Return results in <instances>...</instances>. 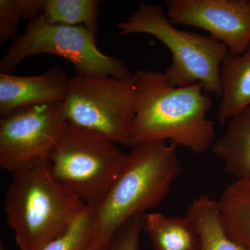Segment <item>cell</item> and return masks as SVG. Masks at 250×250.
<instances>
[{
    "instance_id": "e0dca14e",
    "label": "cell",
    "mask_w": 250,
    "mask_h": 250,
    "mask_svg": "<svg viewBox=\"0 0 250 250\" xmlns=\"http://www.w3.org/2000/svg\"><path fill=\"white\" fill-rule=\"evenodd\" d=\"M94 211L85 206L67 229L41 250H91Z\"/></svg>"
},
{
    "instance_id": "7a4b0ae2",
    "label": "cell",
    "mask_w": 250,
    "mask_h": 250,
    "mask_svg": "<svg viewBox=\"0 0 250 250\" xmlns=\"http://www.w3.org/2000/svg\"><path fill=\"white\" fill-rule=\"evenodd\" d=\"M177 146L148 141L131 147L121 173L94 210L91 250H108L115 235L131 219L160 205L181 173Z\"/></svg>"
},
{
    "instance_id": "5b68a950",
    "label": "cell",
    "mask_w": 250,
    "mask_h": 250,
    "mask_svg": "<svg viewBox=\"0 0 250 250\" xmlns=\"http://www.w3.org/2000/svg\"><path fill=\"white\" fill-rule=\"evenodd\" d=\"M127 159L116 143L94 131L67 124L49 156L51 171L62 187L95 210Z\"/></svg>"
},
{
    "instance_id": "ffe728a7",
    "label": "cell",
    "mask_w": 250,
    "mask_h": 250,
    "mask_svg": "<svg viewBox=\"0 0 250 250\" xmlns=\"http://www.w3.org/2000/svg\"><path fill=\"white\" fill-rule=\"evenodd\" d=\"M0 250H8L4 246V243H1V244H0Z\"/></svg>"
},
{
    "instance_id": "9c48e42d",
    "label": "cell",
    "mask_w": 250,
    "mask_h": 250,
    "mask_svg": "<svg viewBox=\"0 0 250 250\" xmlns=\"http://www.w3.org/2000/svg\"><path fill=\"white\" fill-rule=\"evenodd\" d=\"M166 12L173 25L199 28L242 54L250 46V1L248 0H166Z\"/></svg>"
},
{
    "instance_id": "6da1fadb",
    "label": "cell",
    "mask_w": 250,
    "mask_h": 250,
    "mask_svg": "<svg viewBox=\"0 0 250 250\" xmlns=\"http://www.w3.org/2000/svg\"><path fill=\"white\" fill-rule=\"evenodd\" d=\"M136 103L133 146L148 141H170L201 154L211 148L214 125L207 118L213 100L201 83L176 86L164 72L139 70L134 75Z\"/></svg>"
},
{
    "instance_id": "277c9868",
    "label": "cell",
    "mask_w": 250,
    "mask_h": 250,
    "mask_svg": "<svg viewBox=\"0 0 250 250\" xmlns=\"http://www.w3.org/2000/svg\"><path fill=\"white\" fill-rule=\"evenodd\" d=\"M119 35L154 36L172 54L164 75L176 86L201 83L206 93L221 98L220 70L229 53L225 45L209 36L181 30L171 24L166 10L158 4L139 2L138 9L118 24Z\"/></svg>"
},
{
    "instance_id": "2e32d148",
    "label": "cell",
    "mask_w": 250,
    "mask_h": 250,
    "mask_svg": "<svg viewBox=\"0 0 250 250\" xmlns=\"http://www.w3.org/2000/svg\"><path fill=\"white\" fill-rule=\"evenodd\" d=\"M100 3L99 0H45L42 15L51 24L83 26L97 40Z\"/></svg>"
},
{
    "instance_id": "ba28073f",
    "label": "cell",
    "mask_w": 250,
    "mask_h": 250,
    "mask_svg": "<svg viewBox=\"0 0 250 250\" xmlns=\"http://www.w3.org/2000/svg\"><path fill=\"white\" fill-rule=\"evenodd\" d=\"M67 124L63 103L24 106L0 120V166L11 173L49 160Z\"/></svg>"
},
{
    "instance_id": "8992f818",
    "label": "cell",
    "mask_w": 250,
    "mask_h": 250,
    "mask_svg": "<svg viewBox=\"0 0 250 250\" xmlns=\"http://www.w3.org/2000/svg\"><path fill=\"white\" fill-rule=\"evenodd\" d=\"M96 42L83 26L51 24L42 14L29 21L24 34L13 39L0 61V72L11 74L28 57L49 54L68 61L77 75L133 76L123 61L103 53Z\"/></svg>"
},
{
    "instance_id": "9a60e30c",
    "label": "cell",
    "mask_w": 250,
    "mask_h": 250,
    "mask_svg": "<svg viewBox=\"0 0 250 250\" xmlns=\"http://www.w3.org/2000/svg\"><path fill=\"white\" fill-rule=\"evenodd\" d=\"M218 202L226 232L250 248V175L227 187Z\"/></svg>"
},
{
    "instance_id": "ac0fdd59",
    "label": "cell",
    "mask_w": 250,
    "mask_h": 250,
    "mask_svg": "<svg viewBox=\"0 0 250 250\" xmlns=\"http://www.w3.org/2000/svg\"><path fill=\"white\" fill-rule=\"evenodd\" d=\"M45 0H0V43L18 36L21 18L29 21L43 13Z\"/></svg>"
},
{
    "instance_id": "8fae6325",
    "label": "cell",
    "mask_w": 250,
    "mask_h": 250,
    "mask_svg": "<svg viewBox=\"0 0 250 250\" xmlns=\"http://www.w3.org/2000/svg\"><path fill=\"white\" fill-rule=\"evenodd\" d=\"M212 152L224 170L236 180L250 175V106L228 121L225 133L215 139Z\"/></svg>"
},
{
    "instance_id": "7c38bea8",
    "label": "cell",
    "mask_w": 250,
    "mask_h": 250,
    "mask_svg": "<svg viewBox=\"0 0 250 250\" xmlns=\"http://www.w3.org/2000/svg\"><path fill=\"white\" fill-rule=\"evenodd\" d=\"M221 101L218 119L222 125L250 106V46L244 53L229 52L220 70Z\"/></svg>"
},
{
    "instance_id": "4fadbf2b",
    "label": "cell",
    "mask_w": 250,
    "mask_h": 250,
    "mask_svg": "<svg viewBox=\"0 0 250 250\" xmlns=\"http://www.w3.org/2000/svg\"><path fill=\"white\" fill-rule=\"evenodd\" d=\"M141 225L154 250H201L198 233L187 216L146 213Z\"/></svg>"
},
{
    "instance_id": "3957f363",
    "label": "cell",
    "mask_w": 250,
    "mask_h": 250,
    "mask_svg": "<svg viewBox=\"0 0 250 250\" xmlns=\"http://www.w3.org/2000/svg\"><path fill=\"white\" fill-rule=\"evenodd\" d=\"M11 174L6 221L19 250H41L67 229L85 205L55 179L49 160Z\"/></svg>"
},
{
    "instance_id": "30bf717a",
    "label": "cell",
    "mask_w": 250,
    "mask_h": 250,
    "mask_svg": "<svg viewBox=\"0 0 250 250\" xmlns=\"http://www.w3.org/2000/svg\"><path fill=\"white\" fill-rule=\"evenodd\" d=\"M70 79L62 67L54 66L36 76L0 72V116L18 108L41 104L64 103Z\"/></svg>"
},
{
    "instance_id": "52a82bcc",
    "label": "cell",
    "mask_w": 250,
    "mask_h": 250,
    "mask_svg": "<svg viewBox=\"0 0 250 250\" xmlns=\"http://www.w3.org/2000/svg\"><path fill=\"white\" fill-rule=\"evenodd\" d=\"M135 103L134 75L120 79L76 74L69 82L64 113L67 124L131 147Z\"/></svg>"
},
{
    "instance_id": "d6986e66",
    "label": "cell",
    "mask_w": 250,
    "mask_h": 250,
    "mask_svg": "<svg viewBox=\"0 0 250 250\" xmlns=\"http://www.w3.org/2000/svg\"><path fill=\"white\" fill-rule=\"evenodd\" d=\"M143 215L126 222L115 235L108 250H139Z\"/></svg>"
},
{
    "instance_id": "5bb4252c",
    "label": "cell",
    "mask_w": 250,
    "mask_h": 250,
    "mask_svg": "<svg viewBox=\"0 0 250 250\" xmlns=\"http://www.w3.org/2000/svg\"><path fill=\"white\" fill-rule=\"evenodd\" d=\"M186 216L198 233L201 250H250L225 231L218 200L200 195L189 206Z\"/></svg>"
}]
</instances>
